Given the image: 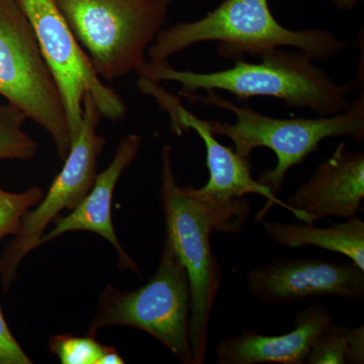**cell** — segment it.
Instances as JSON below:
<instances>
[{"label":"cell","instance_id":"ac0fdd59","mask_svg":"<svg viewBox=\"0 0 364 364\" xmlns=\"http://www.w3.org/2000/svg\"><path fill=\"white\" fill-rule=\"evenodd\" d=\"M44 196L42 189L33 186L23 193H9L0 188V238L14 236L26 210L36 207Z\"/></svg>","mask_w":364,"mask_h":364},{"label":"cell","instance_id":"2e32d148","mask_svg":"<svg viewBox=\"0 0 364 364\" xmlns=\"http://www.w3.org/2000/svg\"><path fill=\"white\" fill-rule=\"evenodd\" d=\"M26 119L14 105L0 104V161L31 160L37 155L39 145L23 131Z\"/></svg>","mask_w":364,"mask_h":364},{"label":"cell","instance_id":"7a4b0ae2","mask_svg":"<svg viewBox=\"0 0 364 364\" xmlns=\"http://www.w3.org/2000/svg\"><path fill=\"white\" fill-rule=\"evenodd\" d=\"M218 43V52L227 59L259 57L274 48H294L315 61H329L353 44L325 28L291 30L280 25L268 0H224L207 16L163 28L147 51L150 62H162L172 55L202 43Z\"/></svg>","mask_w":364,"mask_h":364},{"label":"cell","instance_id":"5b68a950","mask_svg":"<svg viewBox=\"0 0 364 364\" xmlns=\"http://www.w3.org/2000/svg\"><path fill=\"white\" fill-rule=\"evenodd\" d=\"M93 68L105 80L146 63L171 0H55Z\"/></svg>","mask_w":364,"mask_h":364},{"label":"cell","instance_id":"30bf717a","mask_svg":"<svg viewBox=\"0 0 364 364\" xmlns=\"http://www.w3.org/2000/svg\"><path fill=\"white\" fill-rule=\"evenodd\" d=\"M100 117L95 100L86 95L80 131L72 143L63 168L41 202L23 215L18 231L0 258V277L6 291L16 279L23 258L40 247L48 226L62 210L77 207L92 188L97 176V158L105 145L104 136L97 131Z\"/></svg>","mask_w":364,"mask_h":364},{"label":"cell","instance_id":"e0dca14e","mask_svg":"<svg viewBox=\"0 0 364 364\" xmlns=\"http://www.w3.org/2000/svg\"><path fill=\"white\" fill-rule=\"evenodd\" d=\"M50 350L62 364H98L107 349L95 336L56 335L50 339Z\"/></svg>","mask_w":364,"mask_h":364},{"label":"cell","instance_id":"7402d4cb","mask_svg":"<svg viewBox=\"0 0 364 364\" xmlns=\"http://www.w3.org/2000/svg\"><path fill=\"white\" fill-rule=\"evenodd\" d=\"M124 363V358L117 353L116 349L112 347H107L102 358H100V363L98 364H123Z\"/></svg>","mask_w":364,"mask_h":364},{"label":"cell","instance_id":"d6986e66","mask_svg":"<svg viewBox=\"0 0 364 364\" xmlns=\"http://www.w3.org/2000/svg\"><path fill=\"white\" fill-rule=\"evenodd\" d=\"M349 328L332 324L314 343L306 364H346L347 335Z\"/></svg>","mask_w":364,"mask_h":364},{"label":"cell","instance_id":"9c48e42d","mask_svg":"<svg viewBox=\"0 0 364 364\" xmlns=\"http://www.w3.org/2000/svg\"><path fill=\"white\" fill-rule=\"evenodd\" d=\"M16 1L32 23L41 52L61 95L71 142L80 131L86 95L93 97L102 117L114 122L123 119L128 112L123 98L104 85L55 0Z\"/></svg>","mask_w":364,"mask_h":364},{"label":"cell","instance_id":"5bb4252c","mask_svg":"<svg viewBox=\"0 0 364 364\" xmlns=\"http://www.w3.org/2000/svg\"><path fill=\"white\" fill-rule=\"evenodd\" d=\"M142 142V136L136 134H131L122 139L111 164L104 171L97 173L95 184L87 196L72 210L70 214L65 217L58 215L53 221L54 228L43 235L40 245L69 232H92L112 244L117 254L119 267L122 270H131L141 277L136 261L126 252L114 232L112 200L119 177L138 157Z\"/></svg>","mask_w":364,"mask_h":364},{"label":"cell","instance_id":"6da1fadb","mask_svg":"<svg viewBox=\"0 0 364 364\" xmlns=\"http://www.w3.org/2000/svg\"><path fill=\"white\" fill-rule=\"evenodd\" d=\"M260 63L233 60L234 66L225 70L193 72L178 70L168 61L146 62L136 70L141 77L156 82H174L181 92L222 90L238 100L272 97L282 100L287 109H309L318 117H330L346 111L349 95L358 87L356 79L338 83L315 60L305 53L287 51L282 47L260 55Z\"/></svg>","mask_w":364,"mask_h":364},{"label":"cell","instance_id":"8992f818","mask_svg":"<svg viewBox=\"0 0 364 364\" xmlns=\"http://www.w3.org/2000/svg\"><path fill=\"white\" fill-rule=\"evenodd\" d=\"M189 318L188 273L165 237L161 259L148 282L130 291L105 287L87 334L112 326L136 328L159 340L182 363L193 364Z\"/></svg>","mask_w":364,"mask_h":364},{"label":"cell","instance_id":"52a82bcc","mask_svg":"<svg viewBox=\"0 0 364 364\" xmlns=\"http://www.w3.org/2000/svg\"><path fill=\"white\" fill-rule=\"evenodd\" d=\"M0 95L45 129L65 160L72 142L63 102L16 0H0Z\"/></svg>","mask_w":364,"mask_h":364},{"label":"cell","instance_id":"7c38bea8","mask_svg":"<svg viewBox=\"0 0 364 364\" xmlns=\"http://www.w3.org/2000/svg\"><path fill=\"white\" fill-rule=\"evenodd\" d=\"M363 200L364 152L340 142L286 203L299 221L315 223L330 217H358Z\"/></svg>","mask_w":364,"mask_h":364},{"label":"cell","instance_id":"8fae6325","mask_svg":"<svg viewBox=\"0 0 364 364\" xmlns=\"http://www.w3.org/2000/svg\"><path fill=\"white\" fill-rule=\"evenodd\" d=\"M246 287L253 299L268 306L322 296L363 303L364 270L353 262L275 256L249 270Z\"/></svg>","mask_w":364,"mask_h":364},{"label":"cell","instance_id":"603a6c76","mask_svg":"<svg viewBox=\"0 0 364 364\" xmlns=\"http://www.w3.org/2000/svg\"><path fill=\"white\" fill-rule=\"evenodd\" d=\"M326 1L330 2L340 11H352L364 0H326Z\"/></svg>","mask_w":364,"mask_h":364},{"label":"cell","instance_id":"44dd1931","mask_svg":"<svg viewBox=\"0 0 364 364\" xmlns=\"http://www.w3.org/2000/svg\"><path fill=\"white\" fill-rule=\"evenodd\" d=\"M364 363V326L349 328L347 335L346 364Z\"/></svg>","mask_w":364,"mask_h":364},{"label":"cell","instance_id":"9a60e30c","mask_svg":"<svg viewBox=\"0 0 364 364\" xmlns=\"http://www.w3.org/2000/svg\"><path fill=\"white\" fill-rule=\"evenodd\" d=\"M268 238L286 248L313 246L342 254L364 270V222L358 217L330 227H317L314 223L291 224L261 221Z\"/></svg>","mask_w":364,"mask_h":364},{"label":"cell","instance_id":"277c9868","mask_svg":"<svg viewBox=\"0 0 364 364\" xmlns=\"http://www.w3.org/2000/svg\"><path fill=\"white\" fill-rule=\"evenodd\" d=\"M138 87L144 95L154 98L168 114L174 133L181 135L184 131H195L205 144L208 181L203 188L184 186L183 191L202 208L214 231L226 234L241 232L251 213L250 203L245 198L247 195L267 198V203L257 215L259 222L273 205H279L293 214L291 208L279 200L269 186L253 178L250 159L241 157L234 148L220 143L203 119L188 111L178 98L164 90L159 82L147 78H139Z\"/></svg>","mask_w":364,"mask_h":364},{"label":"cell","instance_id":"3957f363","mask_svg":"<svg viewBox=\"0 0 364 364\" xmlns=\"http://www.w3.org/2000/svg\"><path fill=\"white\" fill-rule=\"evenodd\" d=\"M179 95L191 102H200L233 112L236 117L233 124L205 119L203 123L215 136L230 139L237 154L241 157L250 159L253 151L258 148L273 151L277 164L273 168L263 171L257 181L269 186L277 196L282 191L289 170L316 152L326 139L349 136L356 143L364 141L363 87L346 111L316 119L268 117L249 105L239 107L220 97L215 90H208L205 95L196 92H179Z\"/></svg>","mask_w":364,"mask_h":364},{"label":"cell","instance_id":"ba28073f","mask_svg":"<svg viewBox=\"0 0 364 364\" xmlns=\"http://www.w3.org/2000/svg\"><path fill=\"white\" fill-rule=\"evenodd\" d=\"M161 205L165 237L188 273L191 287L189 341L193 364L205 361L208 324L221 282V272L213 253L214 230L202 208L177 183L169 145L162 149Z\"/></svg>","mask_w":364,"mask_h":364},{"label":"cell","instance_id":"4fadbf2b","mask_svg":"<svg viewBox=\"0 0 364 364\" xmlns=\"http://www.w3.org/2000/svg\"><path fill=\"white\" fill-rule=\"evenodd\" d=\"M329 309L314 304L301 309L287 334L269 336L243 329L240 335L227 337L215 349L218 364H306L316 340L334 324Z\"/></svg>","mask_w":364,"mask_h":364},{"label":"cell","instance_id":"ffe728a7","mask_svg":"<svg viewBox=\"0 0 364 364\" xmlns=\"http://www.w3.org/2000/svg\"><path fill=\"white\" fill-rule=\"evenodd\" d=\"M1 241V238H0ZM21 345L11 334L0 308V364H31Z\"/></svg>","mask_w":364,"mask_h":364}]
</instances>
